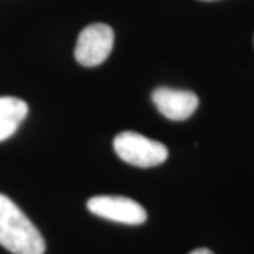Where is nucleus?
I'll list each match as a JSON object with an SVG mask.
<instances>
[{"label": "nucleus", "mask_w": 254, "mask_h": 254, "mask_svg": "<svg viewBox=\"0 0 254 254\" xmlns=\"http://www.w3.org/2000/svg\"><path fill=\"white\" fill-rule=\"evenodd\" d=\"M28 113L27 103L14 96H0V141L7 140L17 131Z\"/></svg>", "instance_id": "423d86ee"}, {"label": "nucleus", "mask_w": 254, "mask_h": 254, "mask_svg": "<svg viewBox=\"0 0 254 254\" xmlns=\"http://www.w3.org/2000/svg\"><path fill=\"white\" fill-rule=\"evenodd\" d=\"M151 98L158 112L170 120L188 119L199 105V99L193 92L173 88H157Z\"/></svg>", "instance_id": "39448f33"}, {"label": "nucleus", "mask_w": 254, "mask_h": 254, "mask_svg": "<svg viewBox=\"0 0 254 254\" xmlns=\"http://www.w3.org/2000/svg\"><path fill=\"white\" fill-rule=\"evenodd\" d=\"M113 147L116 154L125 163L141 168L160 165L168 157V150L163 143L130 130L118 134L113 141Z\"/></svg>", "instance_id": "f03ea898"}, {"label": "nucleus", "mask_w": 254, "mask_h": 254, "mask_svg": "<svg viewBox=\"0 0 254 254\" xmlns=\"http://www.w3.org/2000/svg\"><path fill=\"white\" fill-rule=\"evenodd\" d=\"M190 254H213L210 250L208 249H196V250H193V252H190Z\"/></svg>", "instance_id": "0eeeda50"}, {"label": "nucleus", "mask_w": 254, "mask_h": 254, "mask_svg": "<svg viewBox=\"0 0 254 254\" xmlns=\"http://www.w3.org/2000/svg\"><path fill=\"white\" fill-rule=\"evenodd\" d=\"M206 1H212V0H206Z\"/></svg>", "instance_id": "6e6552de"}, {"label": "nucleus", "mask_w": 254, "mask_h": 254, "mask_svg": "<svg viewBox=\"0 0 254 254\" xmlns=\"http://www.w3.org/2000/svg\"><path fill=\"white\" fill-rule=\"evenodd\" d=\"M0 246L13 254H43L46 242L13 200L0 193Z\"/></svg>", "instance_id": "f257e3e1"}, {"label": "nucleus", "mask_w": 254, "mask_h": 254, "mask_svg": "<svg viewBox=\"0 0 254 254\" xmlns=\"http://www.w3.org/2000/svg\"><path fill=\"white\" fill-rule=\"evenodd\" d=\"M115 43V33L110 26L95 23L85 27L78 36L75 60L83 66H96L106 61Z\"/></svg>", "instance_id": "7ed1b4c3"}, {"label": "nucleus", "mask_w": 254, "mask_h": 254, "mask_svg": "<svg viewBox=\"0 0 254 254\" xmlns=\"http://www.w3.org/2000/svg\"><path fill=\"white\" fill-rule=\"evenodd\" d=\"M86 206L91 213L99 218L125 225H141L147 220L145 209L136 200L125 196H93L88 200Z\"/></svg>", "instance_id": "20e7f679"}]
</instances>
